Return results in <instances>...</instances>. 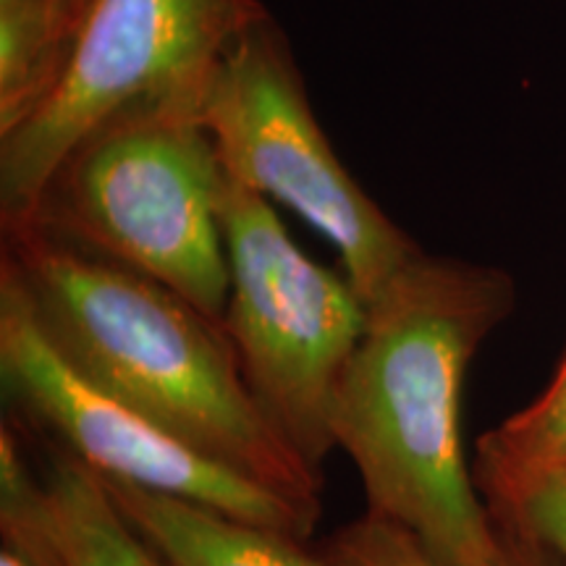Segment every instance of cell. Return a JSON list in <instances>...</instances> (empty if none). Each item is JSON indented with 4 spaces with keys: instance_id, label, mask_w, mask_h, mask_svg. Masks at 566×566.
Returning a JSON list of instances; mask_svg holds the SVG:
<instances>
[{
    "instance_id": "6da1fadb",
    "label": "cell",
    "mask_w": 566,
    "mask_h": 566,
    "mask_svg": "<svg viewBox=\"0 0 566 566\" xmlns=\"http://www.w3.org/2000/svg\"><path fill=\"white\" fill-rule=\"evenodd\" d=\"M514 304L501 268L420 250L365 304L338 388L336 449L357 467L367 512L407 530L438 566H495L504 554L464 457L462 388Z\"/></svg>"
},
{
    "instance_id": "7a4b0ae2",
    "label": "cell",
    "mask_w": 566,
    "mask_h": 566,
    "mask_svg": "<svg viewBox=\"0 0 566 566\" xmlns=\"http://www.w3.org/2000/svg\"><path fill=\"white\" fill-rule=\"evenodd\" d=\"M3 239L0 268L76 373L226 470L321 514L323 472L254 401L223 323L163 283L34 226Z\"/></svg>"
},
{
    "instance_id": "3957f363",
    "label": "cell",
    "mask_w": 566,
    "mask_h": 566,
    "mask_svg": "<svg viewBox=\"0 0 566 566\" xmlns=\"http://www.w3.org/2000/svg\"><path fill=\"white\" fill-rule=\"evenodd\" d=\"M221 184L197 95L158 97L87 134L53 174L30 226L163 283L223 323Z\"/></svg>"
},
{
    "instance_id": "277c9868",
    "label": "cell",
    "mask_w": 566,
    "mask_h": 566,
    "mask_svg": "<svg viewBox=\"0 0 566 566\" xmlns=\"http://www.w3.org/2000/svg\"><path fill=\"white\" fill-rule=\"evenodd\" d=\"M197 116L223 171L321 231L365 304L420 252L338 160L286 34L258 0L205 76Z\"/></svg>"
},
{
    "instance_id": "5b68a950",
    "label": "cell",
    "mask_w": 566,
    "mask_h": 566,
    "mask_svg": "<svg viewBox=\"0 0 566 566\" xmlns=\"http://www.w3.org/2000/svg\"><path fill=\"white\" fill-rule=\"evenodd\" d=\"M229 260L223 328L254 401L315 472L336 449L334 407L365 331L346 275L307 258L268 197L223 171L218 200Z\"/></svg>"
},
{
    "instance_id": "8992f818",
    "label": "cell",
    "mask_w": 566,
    "mask_h": 566,
    "mask_svg": "<svg viewBox=\"0 0 566 566\" xmlns=\"http://www.w3.org/2000/svg\"><path fill=\"white\" fill-rule=\"evenodd\" d=\"M254 0H92L55 87L0 134L3 231L34 221L53 174L108 118L158 97L197 95Z\"/></svg>"
},
{
    "instance_id": "52a82bcc",
    "label": "cell",
    "mask_w": 566,
    "mask_h": 566,
    "mask_svg": "<svg viewBox=\"0 0 566 566\" xmlns=\"http://www.w3.org/2000/svg\"><path fill=\"white\" fill-rule=\"evenodd\" d=\"M0 373L51 441L105 480L176 495L310 541L321 514L226 470L76 373L42 334L17 279L0 268Z\"/></svg>"
},
{
    "instance_id": "ba28073f",
    "label": "cell",
    "mask_w": 566,
    "mask_h": 566,
    "mask_svg": "<svg viewBox=\"0 0 566 566\" xmlns=\"http://www.w3.org/2000/svg\"><path fill=\"white\" fill-rule=\"evenodd\" d=\"M116 506L171 566H331L307 541L216 509L105 480Z\"/></svg>"
},
{
    "instance_id": "9c48e42d",
    "label": "cell",
    "mask_w": 566,
    "mask_h": 566,
    "mask_svg": "<svg viewBox=\"0 0 566 566\" xmlns=\"http://www.w3.org/2000/svg\"><path fill=\"white\" fill-rule=\"evenodd\" d=\"M556 472H566V354L533 405L480 438L472 462V478L495 522Z\"/></svg>"
},
{
    "instance_id": "30bf717a",
    "label": "cell",
    "mask_w": 566,
    "mask_h": 566,
    "mask_svg": "<svg viewBox=\"0 0 566 566\" xmlns=\"http://www.w3.org/2000/svg\"><path fill=\"white\" fill-rule=\"evenodd\" d=\"M92 0H0V134L55 87Z\"/></svg>"
},
{
    "instance_id": "8fae6325",
    "label": "cell",
    "mask_w": 566,
    "mask_h": 566,
    "mask_svg": "<svg viewBox=\"0 0 566 566\" xmlns=\"http://www.w3.org/2000/svg\"><path fill=\"white\" fill-rule=\"evenodd\" d=\"M45 483L69 566H171L126 520L103 478L51 443Z\"/></svg>"
},
{
    "instance_id": "7c38bea8",
    "label": "cell",
    "mask_w": 566,
    "mask_h": 566,
    "mask_svg": "<svg viewBox=\"0 0 566 566\" xmlns=\"http://www.w3.org/2000/svg\"><path fill=\"white\" fill-rule=\"evenodd\" d=\"M0 533L3 548L30 566H69L51 491L34 478L9 422L0 430Z\"/></svg>"
},
{
    "instance_id": "4fadbf2b",
    "label": "cell",
    "mask_w": 566,
    "mask_h": 566,
    "mask_svg": "<svg viewBox=\"0 0 566 566\" xmlns=\"http://www.w3.org/2000/svg\"><path fill=\"white\" fill-rule=\"evenodd\" d=\"M504 554L495 566H562L546 546L533 537L501 527ZM321 554L331 566H438L420 543L384 516L365 512L328 537Z\"/></svg>"
},
{
    "instance_id": "5bb4252c",
    "label": "cell",
    "mask_w": 566,
    "mask_h": 566,
    "mask_svg": "<svg viewBox=\"0 0 566 566\" xmlns=\"http://www.w3.org/2000/svg\"><path fill=\"white\" fill-rule=\"evenodd\" d=\"M499 527L533 537L566 566V472L535 485Z\"/></svg>"
},
{
    "instance_id": "9a60e30c",
    "label": "cell",
    "mask_w": 566,
    "mask_h": 566,
    "mask_svg": "<svg viewBox=\"0 0 566 566\" xmlns=\"http://www.w3.org/2000/svg\"><path fill=\"white\" fill-rule=\"evenodd\" d=\"M0 566H30L24 562V558H19L17 554H11V551H0Z\"/></svg>"
}]
</instances>
